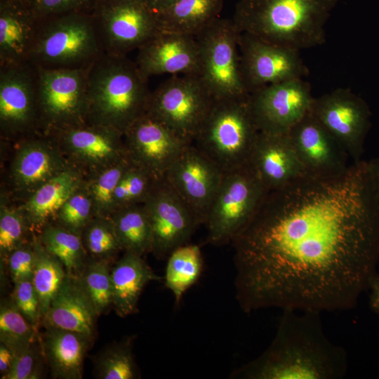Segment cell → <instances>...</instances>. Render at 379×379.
Returning <instances> with one entry per match:
<instances>
[{
  "instance_id": "6da1fadb",
  "label": "cell",
  "mask_w": 379,
  "mask_h": 379,
  "mask_svg": "<svg viewBox=\"0 0 379 379\" xmlns=\"http://www.w3.org/2000/svg\"><path fill=\"white\" fill-rule=\"evenodd\" d=\"M231 244L244 312L354 307L379 260V204L367 161L268 191Z\"/></svg>"
},
{
  "instance_id": "7a4b0ae2",
  "label": "cell",
  "mask_w": 379,
  "mask_h": 379,
  "mask_svg": "<svg viewBox=\"0 0 379 379\" xmlns=\"http://www.w3.org/2000/svg\"><path fill=\"white\" fill-rule=\"evenodd\" d=\"M319 314L284 310L269 347L232 375L249 379L343 378L347 371V354L326 336Z\"/></svg>"
},
{
  "instance_id": "3957f363",
  "label": "cell",
  "mask_w": 379,
  "mask_h": 379,
  "mask_svg": "<svg viewBox=\"0 0 379 379\" xmlns=\"http://www.w3.org/2000/svg\"><path fill=\"white\" fill-rule=\"evenodd\" d=\"M338 0H239L232 18L239 33L297 51L326 42Z\"/></svg>"
},
{
  "instance_id": "277c9868",
  "label": "cell",
  "mask_w": 379,
  "mask_h": 379,
  "mask_svg": "<svg viewBox=\"0 0 379 379\" xmlns=\"http://www.w3.org/2000/svg\"><path fill=\"white\" fill-rule=\"evenodd\" d=\"M147 80L126 55L105 53L88 67L87 124L124 134L147 112L151 94Z\"/></svg>"
},
{
  "instance_id": "5b68a950",
  "label": "cell",
  "mask_w": 379,
  "mask_h": 379,
  "mask_svg": "<svg viewBox=\"0 0 379 379\" xmlns=\"http://www.w3.org/2000/svg\"><path fill=\"white\" fill-rule=\"evenodd\" d=\"M248 98L215 100L192 142L224 173L249 165L260 132Z\"/></svg>"
},
{
  "instance_id": "8992f818",
  "label": "cell",
  "mask_w": 379,
  "mask_h": 379,
  "mask_svg": "<svg viewBox=\"0 0 379 379\" xmlns=\"http://www.w3.org/2000/svg\"><path fill=\"white\" fill-rule=\"evenodd\" d=\"M105 53L93 14L72 12L41 20L29 62L46 69L86 68Z\"/></svg>"
},
{
  "instance_id": "52a82bcc",
  "label": "cell",
  "mask_w": 379,
  "mask_h": 379,
  "mask_svg": "<svg viewBox=\"0 0 379 379\" xmlns=\"http://www.w3.org/2000/svg\"><path fill=\"white\" fill-rule=\"evenodd\" d=\"M239 37L232 20L220 17L195 36L199 77L215 100L249 96L241 75Z\"/></svg>"
},
{
  "instance_id": "ba28073f",
  "label": "cell",
  "mask_w": 379,
  "mask_h": 379,
  "mask_svg": "<svg viewBox=\"0 0 379 379\" xmlns=\"http://www.w3.org/2000/svg\"><path fill=\"white\" fill-rule=\"evenodd\" d=\"M267 192L249 165L224 173L204 223L207 243L215 246L231 243Z\"/></svg>"
},
{
  "instance_id": "9c48e42d",
  "label": "cell",
  "mask_w": 379,
  "mask_h": 379,
  "mask_svg": "<svg viewBox=\"0 0 379 379\" xmlns=\"http://www.w3.org/2000/svg\"><path fill=\"white\" fill-rule=\"evenodd\" d=\"M88 67H37L39 124L47 133L87 124Z\"/></svg>"
},
{
  "instance_id": "30bf717a",
  "label": "cell",
  "mask_w": 379,
  "mask_h": 379,
  "mask_svg": "<svg viewBox=\"0 0 379 379\" xmlns=\"http://www.w3.org/2000/svg\"><path fill=\"white\" fill-rule=\"evenodd\" d=\"M214 100L198 75H173L151 92L146 112L192 143Z\"/></svg>"
},
{
  "instance_id": "8fae6325",
  "label": "cell",
  "mask_w": 379,
  "mask_h": 379,
  "mask_svg": "<svg viewBox=\"0 0 379 379\" xmlns=\"http://www.w3.org/2000/svg\"><path fill=\"white\" fill-rule=\"evenodd\" d=\"M105 53L126 55L138 49L159 29L145 3L100 0L92 12Z\"/></svg>"
},
{
  "instance_id": "7c38bea8",
  "label": "cell",
  "mask_w": 379,
  "mask_h": 379,
  "mask_svg": "<svg viewBox=\"0 0 379 379\" xmlns=\"http://www.w3.org/2000/svg\"><path fill=\"white\" fill-rule=\"evenodd\" d=\"M243 81L248 93L282 81L302 79L308 69L299 51L267 42L247 32L239 33Z\"/></svg>"
},
{
  "instance_id": "4fadbf2b",
  "label": "cell",
  "mask_w": 379,
  "mask_h": 379,
  "mask_svg": "<svg viewBox=\"0 0 379 379\" xmlns=\"http://www.w3.org/2000/svg\"><path fill=\"white\" fill-rule=\"evenodd\" d=\"M310 112L339 141L353 163L361 161L371 118L362 98L340 88L314 98Z\"/></svg>"
},
{
  "instance_id": "5bb4252c",
  "label": "cell",
  "mask_w": 379,
  "mask_h": 379,
  "mask_svg": "<svg viewBox=\"0 0 379 379\" xmlns=\"http://www.w3.org/2000/svg\"><path fill=\"white\" fill-rule=\"evenodd\" d=\"M313 99L310 84L295 79L262 87L248 102L260 132L285 134L310 112Z\"/></svg>"
},
{
  "instance_id": "9a60e30c",
  "label": "cell",
  "mask_w": 379,
  "mask_h": 379,
  "mask_svg": "<svg viewBox=\"0 0 379 379\" xmlns=\"http://www.w3.org/2000/svg\"><path fill=\"white\" fill-rule=\"evenodd\" d=\"M142 204L151 226L152 252L157 257H168L175 248L187 244L201 225L164 178L157 181Z\"/></svg>"
},
{
  "instance_id": "2e32d148",
  "label": "cell",
  "mask_w": 379,
  "mask_h": 379,
  "mask_svg": "<svg viewBox=\"0 0 379 379\" xmlns=\"http://www.w3.org/2000/svg\"><path fill=\"white\" fill-rule=\"evenodd\" d=\"M0 125L7 136L39 127L38 68L29 61L0 65Z\"/></svg>"
},
{
  "instance_id": "e0dca14e",
  "label": "cell",
  "mask_w": 379,
  "mask_h": 379,
  "mask_svg": "<svg viewBox=\"0 0 379 379\" xmlns=\"http://www.w3.org/2000/svg\"><path fill=\"white\" fill-rule=\"evenodd\" d=\"M129 161L157 179L166 172L190 142L147 112L135 119L124 133Z\"/></svg>"
},
{
  "instance_id": "ac0fdd59",
  "label": "cell",
  "mask_w": 379,
  "mask_h": 379,
  "mask_svg": "<svg viewBox=\"0 0 379 379\" xmlns=\"http://www.w3.org/2000/svg\"><path fill=\"white\" fill-rule=\"evenodd\" d=\"M223 175L213 162L190 143L175 159L164 178L204 225Z\"/></svg>"
},
{
  "instance_id": "d6986e66",
  "label": "cell",
  "mask_w": 379,
  "mask_h": 379,
  "mask_svg": "<svg viewBox=\"0 0 379 379\" xmlns=\"http://www.w3.org/2000/svg\"><path fill=\"white\" fill-rule=\"evenodd\" d=\"M288 134L307 174L334 177L349 169L345 149L310 112Z\"/></svg>"
},
{
  "instance_id": "ffe728a7",
  "label": "cell",
  "mask_w": 379,
  "mask_h": 379,
  "mask_svg": "<svg viewBox=\"0 0 379 379\" xmlns=\"http://www.w3.org/2000/svg\"><path fill=\"white\" fill-rule=\"evenodd\" d=\"M138 50L135 62L147 79L164 74L199 76L195 36L159 29Z\"/></svg>"
},
{
  "instance_id": "44dd1931",
  "label": "cell",
  "mask_w": 379,
  "mask_h": 379,
  "mask_svg": "<svg viewBox=\"0 0 379 379\" xmlns=\"http://www.w3.org/2000/svg\"><path fill=\"white\" fill-rule=\"evenodd\" d=\"M52 134L75 162L93 174L126 157L124 134L113 128L86 124Z\"/></svg>"
},
{
  "instance_id": "7402d4cb",
  "label": "cell",
  "mask_w": 379,
  "mask_h": 379,
  "mask_svg": "<svg viewBox=\"0 0 379 379\" xmlns=\"http://www.w3.org/2000/svg\"><path fill=\"white\" fill-rule=\"evenodd\" d=\"M249 166L267 191L284 187L307 174L288 133L260 131Z\"/></svg>"
},
{
  "instance_id": "603a6c76",
  "label": "cell",
  "mask_w": 379,
  "mask_h": 379,
  "mask_svg": "<svg viewBox=\"0 0 379 379\" xmlns=\"http://www.w3.org/2000/svg\"><path fill=\"white\" fill-rule=\"evenodd\" d=\"M41 22L30 1L1 0L0 65L29 61Z\"/></svg>"
},
{
  "instance_id": "cb8c5ba5",
  "label": "cell",
  "mask_w": 379,
  "mask_h": 379,
  "mask_svg": "<svg viewBox=\"0 0 379 379\" xmlns=\"http://www.w3.org/2000/svg\"><path fill=\"white\" fill-rule=\"evenodd\" d=\"M97 316L78 277L67 274L42 319L46 328L73 331L93 339Z\"/></svg>"
},
{
  "instance_id": "d4e9b609",
  "label": "cell",
  "mask_w": 379,
  "mask_h": 379,
  "mask_svg": "<svg viewBox=\"0 0 379 379\" xmlns=\"http://www.w3.org/2000/svg\"><path fill=\"white\" fill-rule=\"evenodd\" d=\"M68 168L63 157L49 143L38 140L24 142L11 166V177L18 190L31 194Z\"/></svg>"
},
{
  "instance_id": "484cf974",
  "label": "cell",
  "mask_w": 379,
  "mask_h": 379,
  "mask_svg": "<svg viewBox=\"0 0 379 379\" xmlns=\"http://www.w3.org/2000/svg\"><path fill=\"white\" fill-rule=\"evenodd\" d=\"M163 279L153 272L142 255L125 251L111 270L112 307L117 314L121 317L133 314L146 284Z\"/></svg>"
},
{
  "instance_id": "4316f807",
  "label": "cell",
  "mask_w": 379,
  "mask_h": 379,
  "mask_svg": "<svg viewBox=\"0 0 379 379\" xmlns=\"http://www.w3.org/2000/svg\"><path fill=\"white\" fill-rule=\"evenodd\" d=\"M46 328L42 347L53 375L62 379H81L85 354L92 339L73 331Z\"/></svg>"
},
{
  "instance_id": "83f0119b",
  "label": "cell",
  "mask_w": 379,
  "mask_h": 379,
  "mask_svg": "<svg viewBox=\"0 0 379 379\" xmlns=\"http://www.w3.org/2000/svg\"><path fill=\"white\" fill-rule=\"evenodd\" d=\"M83 182L79 173L68 167L43 184L31 194L21 208L29 225L35 227L47 225Z\"/></svg>"
},
{
  "instance_id": "f1b7e54d",
  "label": "cell",
  "mask_w": 379,
  "mask_h": 379,
  "mask_svg": "<svg viewBox=\"0 0 379 379\" xmlns=\"http://www.w3.org/2000/svg\"><path fill=\"white\" fill-rule=\"evenodd\" d=\"M224 1L175 0L167 8L154 15L158 28L196 36L219 18Z\"/></svg>"
},
{
  "instance_id": "f546056e",
  "label": "cell",
  "mask_w": 379,
  "mask_h": 379,
  "mask_svg": "<svg viewBox=\"0 0 379 379\" xmlns=\"http://www.w3.org/2000/svg\"><path fill=\"white\" fill-rule=\"evenodd\" d=\"M110 218L123 250L140 255L152 252L151 226L143 204L118 208Z\"/></svg>"
},
{
  "instance_id": "4dcf8cb0",
  "label": "cell",
  "mask_w": 379,
  "mask_h": 379,
  "mask_svg": "<svg viewBox=\"0 0 379 379\" xmlns=\"http://www.w3.org/2000/svg\"><path fill=\"white\" fill-rule=\"evenodd\" d=\"M203 270L201 248L196 244L182 245L168 256L166 266L165 286L173 293L178 305L184 293L194 284Z\"/></svg>"
},
{
  "instance_id": "1f68e13d",
  "label": "cell",
  "mask_w": 379,
  "mask_h": 379,
  "mask_svg": "<svg viewBox=\"0 0 379 379\" xmlns=\"http://www.w3.org/2000/svg\"><path fill=\"white\" fill-rule=\"evenodd\" d=\"M64 265L68 274L79 276L86 266V250L80 234L62 226L46 225L39 239Z\"/></svg>"
},
{
  "instance_id": "d6a6232c",
  "label": "cell",
  "mask_w": 379,
  "mask_h": 379,
  "mask_svg": "<svg viewBox=\"0 0 379 379\" xmlns=\"http://www.w3.org/2000/svg\"><path fill=\"white\" fill-rule=\"evenodd\" d=\"M33 244L36 259L32 281L43 319L67 273L60 260L49 253L39 239Z\"/></svg>"
},
{
  "instance_id": "836d02e7",
  "label": "cell",
  "mask_w": 379,
  "mask_h": 379,
  "mask_svg": "<svg viewBox=\"0 0 379 379\" xmlns=\"http://www.w3.org/2000/svg\"><path fill=\"white\" fill-rule=\"evenodd\" d=\"M131 162L127 157L93 174L86 183L91 197L94 216L110 218L114 211V195L116 187Z\"/></svg>"
},
{
  "instance_id": "e575fe53",
  "label": "cell",
  "mask_w": 379,
  "mask_h": 379,
  "mask_svg": "<svg viewBox=\"0 0 379 379\" xmlns=\"http://www.w3.org/2000/svg\"><path fill=\"white\" fill-rule=\"evenodd\" d=\"M36 329L18 310L13 300L1 303L0 342L10 348L15 356L34 343Z\"/></svg>"
},
{
  "instance_id": "d590c367",
  "label": "cell",
  "mask_w": 379,
  "mask_h": 379,
  "mask_svg": "<svg viewBox=\"0 0 379 379\" xmlns=\"http://www.w3.org/2000/svg\"><path fill=\"white\" fill-rule=\"evenodd\" d=\"M78 278L98 315L112 306L111 270L107 260L94 259L86 265Z\"/></svg>"
},
{
  "instance_id": "8d00e7d4",
  "label": "cell",
  "mask_w": 379,
  "mask_h": 379,
  "mask_svg": "<svg viewBox=\"0 0 379 379\" xmlns=\"http://www.w3.org/2000/svg\"><path fill=\"white\" fill-rule=\"evenodd\" d=\"M159 180L147 171L131 163L116 187L114 211L124 206L142 204Z\"/></svg>"
},
{
  "instance_id": "74e56055",
  "label": "cell",
  "mask_w": 379,
  "mask_h": 379,
  "mask_svg": "<svg viewBox=\"0 0 379 379\" xmlns=\"http://www.w3.org/2000/svg\"><path fill=\"white\" fill-rule=\"evenodd\" d=\"M83 232L85 248L94 259L108 260L123 250L111 218L94 216Z\"/></svg>"
},
{
  "instance_id": "f35d334b",
  "label": "cell",
  "mask_w": 379,
  "mask_h": 379,
  "mask_svg": "<svg viewBox=\"0 0 379 379\" xmlns=\"http://www.w3.org/2000/svg\"><path fill=\"white\" fill-rule=\"evenodd\" d=\"M93 217L92 201L84 182L65 201L56 215L61 226L78 234Z\"/></svg>"
},
{
  "instance_id": "ab89813d",
  "label": "cell",
  "mask_w": 379,
  "mask_h": 379,
  "mask_svg": "<svg viewBox=\"0 0 379 379\" xmlns=\"http://www.w3.org/2000/svg\"><path fill=\"white\" fill-rule=\"evenodd\" d=\"M28 221L21 209L10 207L1 201L0 251L8 255L24 243Z\"/></svg>"
},
{
  "instance_id": "60d3db41",
  "label": "cell",
  "mask_w": 379,
  "mask_h": 379,
  "mask_svg": "<svg viewBox=\"0 0 379 379\" xmlns=\"http://www.w3.org/2000/svg\"><path fill=\"white\" fill-rule=\"evenodd\" d=\"M97 367L98 376L102 379H133L138 375L131 349L126 344L106 351Z\"/></svg>"
},
{
  "instance_id": "b9f144b4",
  "label": "cell",
  "mask_w": 379,
  "mask_h": 379,
  "mask_svg": "<svg viewBox=\"0 0 379 379\" xmlns=\"http://www.w3.org/2000/svg\"><path fill=\"white\" fill-rule=\"evenodd\" d=\"M14 284L13 302L26 319L37 328L42 317L32 279L20 280Z\"/></svg>"
},
{
  "instance_id": "7bdbcfd3",
  "label": "cell",
  "mask_w": 379,
  "mask_h": 379,
  "mask_svg": "<svg viewBox=\"0 0 379 379\" xmlns=\"http://www.w3.org/2000/svg\"><path fill=\"white\" fill-rule=\"evenodd\" d=\"M99 1L31 0V4L37 15L42 20L72 12L92 13Z\"/></svg>"
},
{
  "instance_id": "ee69618b",
  "label": "cell",
  "mask_w": 379,
  "mask_h": 379,
  "mask_svg": "<svg viewBox=\"0 0 379 379\" xmlns=\"http://www.w3.org/2000/svg\"><path fill=\"white\" fill-rule=\"evenodd\" d=\"M8 256V270L14 283L32 278L36 259L34 244H23Z\"/></svg>"
},
{
  "instance_id": "f6af8a7d",
  "label": "cell",
  "mask_w": 379,
  "mask_h": 379,
  "mask_svg": "<svg viewBox=\"0 0 379 379\" xmlns=\"http://www.w3.org/2000/svg\"><path fill=\"white\" fill-rule=\"evenodd\" d=\"M38 353L32 344L15 356L10 370L1 375L2 379H35L40 376L37 364Z\"/></svg>"
},
{
  "instance_id": "bcb514c9",
  "label": "cell",
  "mask_w": 379,
  "mask_h": 379,
  "mask_svg": "<svg viewBox=\"0 0 379 379\" xmlns=\"http://www.w3.org/2000/svg\"><path fill=\"white\" fill-rule=\"evenodd\" d=\"M369 291V305L379 317V274L375 273L371 279L368 288Z\"/></svg>"
},
{
  "instance_id": "7dc6e473",
  "label": "cell",
  "mask_w": 379,
  "mask_h": 379,
  "mask_svg": "<svg viewBox=\"0 0 379 379\" xmlns=\"http://www.w3.org/2000/svg\"><path fill=\"white\" fill-rule=\"evenodd\" d=\"M367 165L374 195L379 204V157L367 161Z\"/></svg>"
},
{
  "instance_id": "c3c4849f",
  "label": "cell",
  "mask_w": 379,
  "mask_h": 379,
  "mask_svg": "<svg viewBox=\"0 0 379 379\" xmlns=\"http://www.w3.org/2000/svg\"><path fill=\"white\" fill-rule=\"evenodd\" d=\"M15 355L6 345L0 343V372L1 375L6 374L11 368Z\"/></svg>"
},
{
  "instance_id": "681fc988",
  "label": "cell",
  "mask_w": 379,
  "mask_h": 379,
  "mask_svg": "<svg viewBox=\"0 0 379 379\" xmlns=\"http://www.w3.org/2000/svg\"><path fill=\"white\" fill-rule=\"evenodd\" d=\"M175 0H145L147 8L154 13L157 14L168 6H170Z\"/></svg>"
},
{
  "instance_id": "f907efd6",
  "label": "cell",
  "mask_w": 379,
  "mask_h": 379,
  "mask_svg": "<svg viewBox=\"0 0 379 379\" xmlns=\"http://www.w3.org/2000/svg\"><path fill=\"white\" fill-rule=\"evenodd\" d=\"M135 1H144V2H145V0H135Z\"/></svg>"
},
{
  "instance_id": "816d5d0a",
  "label": "cell",
  "mask_w": 379,
  "mask_h": 379,
  "mask_svg": "<svg viewBox=\"0 0 379 379\" xmlns=\"http://www.w3.org/2000/svg\"><path fill=\"white\" fill-rule=\"evenodd\" d=\"M25 1H31V0H25Z\"/></svg>"
}]
</instances>
